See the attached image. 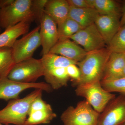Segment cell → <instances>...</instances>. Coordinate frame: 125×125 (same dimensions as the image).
Masks as SVG:
<instances>
[{"label":"cell","instance_id":"cell-1","mask_svg":"<svg viewBox=\"0 0 125 125\" xmlns=\"http://www.w3.org/2000/svg\"><path fill=\"white\" fill-rule=\"evenodd\" d=\"M37 18L33 0H0V27L5 29L21 22H30Z\"/></svg>","mask_w":125,"mask_h":125},{"label":"cell","instance_id":"cell-2","mask_svg":"<svg viewBox=\"0 0 125 125\" xmlns=\"http://www.w3.org/2000/svg\"><path fill=\"white\" fill-rule=\"evenodd\" d=\"M111 54L108 48L88 52L84 58L77 62L80 72V84L101 81L107 62Z\"/></svg>","mask_w":125,"mask_h":125},{"label":"cell","instance_id":"cell-3","mask_svg":"<svg viewBox=\"0 0 125 125\" xmlns=\"http://www.w3.org/2000/svg\"><path fill=\"white\" fill-rule=\"evenodd\" d=\"M43 90L35 89L22 98L12 99L7 106L0 110V123L6 125H24L32 103Z\"/></svg>","mask_w":125,"mask_h":125},{"label":"cell","instance_id":"cell-4","mask_svg":"<svg viewBox=\"0 0 125 125\" xmlns=\"http://www.w3.org/2000/svg\"><path fill=\"white\" fill-rule=\"evenodd\" d=\"M76 95L83 97L96 111L102 113L106 106L116 97L115 94L106 91L101 81L80 84L75 89Z\"/></svg>","mask_w":125,"mask_h":125},{"label":"cell","instance_id":"cell-5","mask_svg":"<svg viewBox=\"0 0 125 125\" xmlns=\"http://www.w3.org/2000/svg\"><path fill=\"white\" fill-rule=\"evenodd\" d=\"M100 113L96 111L85 100L70 106L61 116L63 125H98Z\"/></svg>","mask_w":125,"mask_h":125},{"label":"cell","instance_id":"cell-6","mask_svg":"<svg viewBox=\"0 0 125 125\" xmlns=\"http://www.w3.org/2000/svg\"><path fill=\"white\" fill-rule=\"evenodd\" d=\"M43 75L44 71L41 59L32 57L15 64L7 78L20 83H33Z\"/></svg>","mask_w":125,"mask_h":125},{"label":"cell","instance_id":"cell-7","mask_svg":"<svg viewBox=\"0 0 125 125\" xmlns=\"http://www.w3.org/2000/svg\"><path fill=\"white\" fill-rule=\"evenodd\" d=\"M40 29V26H38L15 41L12 47L15 64L32 57L36 49L41 46Z\"/></svg>","mask_w":125,"mask_h":125},{"label":"cell","instance_id":"cell-8","mask_svg":"<svg viewBox=\"0 0 125 125\" xmlns=\"http://www.w3.org/2000/svg\"><path fill=\"white\" fill-rule=\"evenodd\" d=\"M30 88L40 89L50 93L52 90L46 83H22L10 79L7 77L0 78V99L8 101L19 98L21 92Z\"/></svg>","mask_w":125,"mask_h":125},{"label":"cell","instance_id":"cell-9","mask_svg":"<svg viewBox=\"0 0 125 125\" xmlns=\"http://www.w3.org/2000/svg\"><path fill=\"white\" fill-rule=\"evenodd\" d=\"M87 52L104 48L106 43L94 24L81 30L70 38Z\"/></svg>","mask_w":125,"mask_h":125},{"label":"cell","instance_id":"cell-10","mask_svg":"<svg viewBox=\"0 0 125 125\" xmlns=\"http://www.w3.org/2000/svg\"><path fill=\"white\" fill-rule=\"evenodd\" d=\"M125 122V95L120 94L100 113L98 125H121Z\"/></svg>","mask_w":125,"mask_h":125},{"label":"cell","instance_id":"cell-11","mask_svg":"<svg viewBox=\"0 0 125 125\" xmlns=\"http://www.w3.org/2000/svg\"><path fill=\"white\" fill-rule=\"evenodd\" d=\"M39 34L43 55L49 53L58 42V33L57 24L51 17L43 13L40 19Z\"/></svg>","mask_w":125,"mask_h":125},{"label":"cell","instance_id":"cell-12","mask_svg":"<svg viewBox=\"0 0 125 125\" xmlns=\"http://www.w3.org/2000/svg\"><path fill=\"white\" fill-rule=\"evenodd\" d=\"M49 52L60 55L77 62L83 60L88 52L70 39L59 41Z\"/></svg>","mask_w":125,"mask_h":125},{"label":"cell","instance_id":"cell-13","mask_svg":"<svg viewBox=\"0 0 125 125\" xmlns=\"http://www.w3.org/2000/svg\"><path fill=\"white\" fill-rule=\"evenodd\" d=\"M94 24L107 46L120 28L118 15H99Z\"/></svg>","mask_w":125,"mask_h":125},{"label":"cell","instance_id":"cell-14","mask_svg":"<svg viewBox=\"0 0 125 125\" xmlns=\"http://www.w3.org/2000/svg\"><path fill=\"white\" fill-rule=\"evenodd\" d=\"M70 5L66 0H48L44 12L57 24L69 18Z\"/></svg>","mask_w":125,"mask_h":125},{"label":"cell","instance_id":"cell-15","mask_svg":"<svg viewBox=\"0 0 125 125\" xmlns=\"http://www.w3.org/2000/svg\"><path fill=\"white\" fill-rule=\"evenodd\" d=\"M125 60L124 53H111L102 81L112 80L122 77Z\"/></svg>","mask_w":125,"mask_h":125},{"label":"cell","instance_id":"cell-16","mask_svg":"<svg viewBox=\"0 0 125 125\" xmlns=\"http://www.w3.org/2000/svg\"><path fill=\"white\" fill-rule=\"evenodd\" d=\"M99 15L96 10L90 7L76 9L70 7L69 18L76 22L82 29L94 24Z\"/></svg>","mask_w":125,"mask_h":125},{"label":"cell","instance_id":"cell-17","mask_svg":"<svg viewBox=\"0 0 125 125\" xmlns=\"http://www.w3.org/2000/svg\"><path fill=\"white\" fill-rule=\"evenodd\" d=\"M30 23L21 22L5 30L4 32L0 34V48L12 47L18 37L28 32Z\"/></svg>","mask_w":125,"mask_h":125},{"label":"cell","instance_id":"cell-18","mask_svg":"<svg viewBox=\"0 0 125 125\" xmlns=\"http://www.w3.org/2000/svg\"><path fill=\"white\" fill-rule=\"evenodd\" d=\"M66 67H56L44 70L43 76L45 80L52 89H59L67 85L70 78Z\"/></svg>","mask_w":125,"mask_h":125},{"label":"cell","instance_id":"cell-19","mask_svg":"<svg viewBox=\"0 0 125 125\" xmlns=\"http://www.w3.org/2000/svg\"><path fill=\"white\" fill-rule=\"evenodd\" d=\"M89 6L96 10L99 15H120L118 5L113 0H87Z\"/></svg>","mask_w":125,"mask_h":125},{"label":"cell","instance_id":"cell-20","mask_svg":"<svg viewBox=\"0 0 125 125\" xmlns=\"http://www.w3.org/2000/svg\"><path fill=\"white\" fill-rule=\"evenodd\" d=\"M44 70L58 67H67L72 64H77V62L57 54L49 53L43 55L41 59Z\"/></svg>","mask_w":125,"mask_h":125},{"label":"cell","instance_id":"cell-21","mask_svg":"<svg viewBox=\"0 0 125 125\" xmlns=\"http://www.w3.org/2000/svg\"><path fill=\"white\" fill-rule=\"evenodd\" d=\"M56 117V114L53 112L52 108L30 112L29 113L24 125L49 124Z\"/></svg>","mask_w":125,"mask_h":125},{"label":"cell","instance_id":"cell-22","mask_svg":"<svg viewBox=\"0 0 125 125\" xmlns=\"http://www.w3.org/2000/svg\"><path fill=\"white\" fill-rule=\"evenodd\" d=\"M15 64L12 47L0 48V78L7 77Z\"/></svg>","mask_w":125,"mask_h":125},{"label":"cell","instance_id":"cell-23","mask_svg":"<svg viewBox=\"0 0 125 125\" xmlns=\"http://www.w3.org/2000/svg\"><path fill=\"white\" fill-rule=\"evenodd\" d=\"M59 41L70 38L83 29L78 23L68 18L61 23L57 25Z\"/></svg>","mask_w":125,"mask_h":125},{"label":"cell","instance_id":"cell-24","mask_svg":"<svg viewBox=\"0 0 125 125\" xmlns=\"http://www.w3.org/2000/svg\"><path fill=\"white\" fill-rule=\"evenodd\" d=\"M107 48L111 53L125 54V24L120 28L108 45Z\"/></svg>","mask_w":125,"mask_h":125},{"label":"cell","instance_id":"cell-25","mask_svg":"<svg viewBox=\"0 0 125 125\" xmlns=\"http://www.w3.org/2000/svg\"><path fill=\"white\" fill-rule=\"evenodd\" d=\"M101 83L103 88L108 92H116L125 95V77L112 80H102Z\"/></svg>","mask_w":125,"mask_h":125},{"label":"cell","instance_id":"cell-26","mask_svg":"<svg viewBox=\"0 0 125 125\" xmlns=\"http://www.w3.org/2000/svg\"><path fill=\"white\" fill-rule=\"evenodd\" d=\"M68 76L72 81V85L76 87L79 82L80 78V72L79 67L75 64H72L66 67Z\"/></svg>","mask_w":125,"mask_h":125},{"label":"cell","instance_id":"cell-27","mask_svg":"<svg viewBox=\"0 0 125 125\" xmlns=\"http://www.w3.org/2000/svg\"><path fill=\"white\" fill-rule=\"evenodd\" d=\"M52 109L51 105L47 103L42 98V96L36 98L32 103L29 112L39 110H48Z\"/></svg>","mask_w":125,"mask_h":125},{"label":"cell","instance_id":"cell-28","mask_svg":"<svg viewBox=\"0 0 125 125\" xmlns=\"http://www.w3.org/2000/svg\"><path fill=\"white\" fill-rule=\"evenodd\" d=\"M70 6L76 8H83L89 7L87 1V0H67Z\"/></svg>","mask_w":125,"mask_h":125},{"label":"cell","instance_id":"cell-29","mask_svg":"<svg viewBox=\"0 0 125 125\" xmlns=\"http://www.w3.org/2000/svg\"><path fill=\"white\" fill-rule=\"evenodd\" d=\"M125 24V4L123 6L122 16L121 20H120V27H122Z\"/></svg>","mask_w":125,"mask_h":125},{"label":"cell","instance_id":"cell-30","mask_svg":"<svg viewBox=\"0 0 125 125\" xmlns=\"http://www.w3.org/2000/svg\"><path fill=\"white\" fill-rule=\"evenodd\" d=\"M121 125H125V122H124L123 124H122Z\"/></svg>","mask_w":125,"mask_h":125},{"label":"cell","instance_id":"cell-31","mask_svg":"<svg viewBox=\"0 0 125 125\" xmlns=\"http://www.w3.org/2000/svg\"><path fill=\"white\" fill-rule=\"evenodd\" d=\"M124 69L125 70V67H124Z\"/></svg>","mask_w":125,"mask_h":125},{"label":"cell","instance_id":"cell-32","mask_svg":"<svg viewBox=\"0 0 125 125\" xmlns=\"http://www.w3.org/2000/svg\"><path fill=\"white\" fill-rule=\"evenodd\" d=\"M0 125H1V123H0Z\"/></svg>","mask_w":125,"mask_h":125},{"label":"cell","instance_id":"cell-33","mask_svg":"<svg viewBox=\"0 0 125 125\" xmlns=\"http://www.w3.org/2000/svg\"></svg>","mask_w":125,"mask_h":125}]
</instances>
